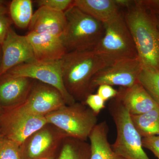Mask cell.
<instances>
[{
    "instance_id": "cell-27",
    "label": "cell",
    "mask_w": 159,
    "mask_h": 159,
    "mask_svg": "<svg viewBox=\"0 0 159 159\" xmlns=\"http://www.w3.org/2000/svg\"><path fill=\"white\" fill-rule=\"evenodd\" d=\"M118 91L112 86L102 84L97 88V94H98L104 101L115 98L118 95Z\"/></svg>"
},
{
    "instance_id": "cell-6",
    "label": "cell",
    "mask_w": 159,
    "mask_h": 159,
    "mask_svg": "<svg viewBox=\"0 0 159 159\" xmlns=\"http://www.w3.org/2000/svg\"><path fill=\"white\" fill-rule=\"evenodd\" d=\"M97 115L85 103L66 105L45 116L48 123L72 137L86 141L97 125Z\"/></svg>"
},
{
    "instance_id": "cell-1",
    "label": "cell",
    "mask_w": 159,
    "mask_h": 159,
    "mask_svg": "<svg viewBox=\"0 0 159 159\" xmlns=\"http://www.w3.org/2000/svg\"><path fill=\"white\" fill-rule=\"evenodd\" d=\"M61 61L66 89L76 101L83 103L92 94L90 84L93 77L110 65L94 50L68 52Z\"/></svg>"
},
{
    "instance_id": "cell-9",
    "label": "cell",
    "mask_w": 159,
    "mask_h": 159,
    "mask_svg": "<svg viewBox=\"0 0 159 159\" xmlns=\"http://www.w3.org/2000/svg\"><path fill=\"white\" fill-rule=\"evenodd\" d=\"M48 123L45 117L35 116L14 107L3 110L0 117V130L4 138L20 146L37 130Z\"/></svg>"
},
{
    "instance_id": "cell-28",
    "label": "cell",
    "mask_w": 159,
    "mask_h": 159,
    "mask_svg": "<svg viewBox=\"0 0 159 159\" xmlns=\"http://www.w3.org/2000/svg\"><path fill=\"white\" fill-rule=\"evenodd\" d=\"M12 23L11 19L6 15L0 16V46H2L6 39Z\"/></svg>"
},
{
    "instance_id": "cell-20",
    "label": "cell",
    "mask_w": 159,
    "mask_h": 159,
    "mask_svg": "<svg viewBox=\"0 0 159 159\" xmlns=\"http://www.w3.org/2000/svg\"><path fill=\"white\" fill-rule=\"evenodd\" d=\"M90 145L86 141L68 137L63 142L57 159H90Z\"/></svg>"
},
{
    "instance_id": "cell-22",
    "label": "cell",
    "mask_w": 159,
    "mask_h": 159,
    "mask_svg": "<svg viewBox=\"0 0 159 159\" xmlns=\"http://www.w3.org/2000/svg\"><path fill=\"white\" fill-rule=\"evenodd\" d=\"M138 81L159 105V70L142 67Z\"/></svg>"
},
{
    "instance_id": "cell-32",
    "label": "cell",
    "mask_w": 159,
    "mask_h": 159,
    "mask_svg": "<svg viewBox=\"0 0 159 159\" xmlns=\"http://www.w3.org/2000/svg\"><path fill=\"white\" fill-rule=\"evenodd\" d=\"M155 20L157 25L158 28L159 29V13H157L156 18Z\"/></svg>"
},
{
    "instance_id": "cell-24",
    "label": "cell",
    "mask_w": 159,
    "mask_h": 159,
    "mask_svg": "<svg viewBox=\"0 0 159 159\" xmlns=\"http://www.w3.org/2000/svg\"><path fill=\"white\" fill-rule=\"evenodd\" d=\"M74 1L72 0H38L35 1L38 6L45 7L55 11L65 12L70 8Z\"/></svg>"
},
{
    "instance_id": "cell-13",
    "label": "cell",
    "mask_w": 159,
    "mask_h": 159,
    "mask_svg": "<svg viewBox=\"0 0 159 159\" xmlns=\"http://www.w3.org/2000/svg\"><path fill=\"white\" fill-rule=\"evenodd\" d=\"M26 35L37 61L60 60L67 53L61 38L59 36L32 32Z\"/></svg>"
},
{
    "instance_id": "cell-4",
    "label": "cell",
    "mask_w": 159,
    "mask_h": 159,
    "mask_svg": "<svg viewBox=\"0 0 159 159\" xmlns=\"http://www.w3.org/2000/svg\"><path fill=\"white\" fill-rule=\"evenodd\" d=\"M104 31L94 51L109 64L138 57L135 46L121 13L103 24Z\"/></svg>"
},
{
    "instance_id": "cell-31",
    "label": "cell",
    "mask_w": 159,
    "mask_h": 159,
    "mask_svg": "<svg viewBox=\"0 0 159 159\" xmlns=\"http://www.w3.org/2000/svg\"><path fill=\"white\" fill-rule=\"evenodd\" d=\"M9 11V9L4 5L3 1H0V16L7 14Z\"/></svg>"
},
{
    "instance_id": "cell-2",
    "label": "cell",
    "mask_w": 159,
    "mask_h": 159,
    "mask_svg": "<svg viewBox=\"0 0 159 159\" xmlns=\"http://www.w3.org/2000/svg\"><path fill=\"white\" fill-rule=\"evenodd\" d=\"M124 19L143 67L159 70V29L140 1L128 9Z\"/></svg>"
},
{
    "instance_id": "cell-21",
    "label": "cell",
    "mask_w": 159,
    "mask_h": 159,
    "mask_svg": "<svg viewBox=\"0 0 159 159\" xmlns=\"http://www.w3.org/2000/svg\"><path fill=\"white\" fill-rule=\"evenodd\" d=\"M32 3L30 0H13L10 3L9 12L11 20L20 29H26L30 25L34 13Z\"/></svg>"
},
{
    "instance_id": "cell-18",
    "label": "cell",
    "mask_w": 159,
    "mask_h": 159,
    "mask_svg": "<svg viewBox=\"0 0 159 159\" xmlns=\"http://www.w3.org/2000/svg\"><path fill=\"white\" fill-rule=\"evenodd\" d=\"M73 5L103 24L121 13L114 0H75Z\"/></svg>"
},
{
    "instance_id": "cell-33",
    "label": "cell",
    "mask_w": 159,
    "mask_h": 159,
    "mask_svg": "<svg viewBox=\"0 0 159 159\" xmlns=\"http://www.w3.org/2000/svg\"><path fill=\"white\" fill-rule=\"evenodd\" d=\"M4 137L3 136L1 132V131L0 130V145H1L3 139H4Z\"/></svg>"
},
{
    "instance_id": "cell-12",
    "label": "cell",
    "mask_w": 159,
    "mask_h": 159,
    "mask_svg": "<svg viewBox=\"0 0 159 159\" xmlns=\"http://www.w3.org/2000/svg\"><path fill=\"white\" fill-rule=\"evenodd\" d=\"M0 77L16 66L35 61L31 44L26 35H20L11 28L2 45Z\"/></svg>"
},
{
    "instance_id": "cell-23",
    "label": "cell",
    "mask_w": 159,
    "mask_h": 159,
    "mask_svg": "<svg viewBox=\"0 0 159 159\" xmlns=\"http://www.w3.org/2000/svg\"><path fill=\"white\" fill-rule=\"evenodd\" d=\"M0 159H23L20 145L4 138L0 145Z\"/></svg>"
},
{
    "instance_id": "cell-17",
    "label": "cell",
    "mask_w": 159,
    "mask_h": 159,
    "mask_svg": "<svg viewBox=\"0 0 159 159\" xmlns=\"http://www.w3.org/2000/svg\"><path fill=\"white\" fill-rule=\"evenodd\" d=\"M109 127L106 121L97 123L89 139L90 145V159H125L114 152L108 140Z\"/></svg>"
},
{
    "instance_id": "cell-34",
    "label": "cell",
    "mask_w": 159,
    "mask_h": 159,
    "mask_svg": "<svg viewBox=\"0 0 159 159\" xmlns=\"http://www.w3.org/2000/svg\"><path fill=\"white\" fill-rule=\"evenodd\" d=\"M2 46H0V65H1V61H2Z\"/></svg>"
},
{
    "instance_id": "cell-30",
    "label": "cell",
    "mask_w": 159,
    "mask_h": 159,
    "mask_svg": "<svg viewBox=\"0 0 159 159\" xmlns=\"http://www.w3.org/2000/svg\"><path fill=\"white\" fill-rule=\"evenodd\" d=\"M115 3L118 7H121L127 8V9L133 6L135 1L130 0H114Z\"/></svg>"
},
{
    "instance_id": "cell-8",
    "label": "cell",
    "mask_w": 159,
    "mask_h": 159,
    "mask_svg": "<svg viewBox=\"0 0 159 159\" xmlns=\"http://www.w3.org/2000/svg\"><path fill=\"white\" fill-rule=\"evenodd\" d=\"M68 137L59 129L47 123L20 146L22 159H55Z\"/></svg>"
},
{
    "instance_id": "cell-35",
    "label": "cell",
    "mask_w": 159,
    "mask_h": 159,
    "mask_svg": "<svg viewBox=\"0 0 159 159\" xmlns=\"http://www.w3.org/2000/svg\"><path fill=\"white\" fill-rule=\"evenodd\" d=\"M2 107V105H0V117L2 116V114L3 110H4L3 109Z\"/></svg>"
},
{
    "instance_id": "cell-15",
    "label": "cell",
    "mask_w": 159,
    "mask_h": 159,
    "mask_svg": "<svg viewBox=\"0 0 159 159\" xmlns=\"http://www.w3.org/2000/svg\"><path fill=\"white\" fill-rule=\"evenodd\" d=\"M116 97L130 115H139L159 106L139 81L128 88L120 87Z\"/></svg>"
},
{
    "instance_id": "cell-26",
    "label": "cell",
    "mask_w": 159,
    "mask_h": 159,
    "mask_svg": "<svg viewBox=\"0 0 159 159\" xmlns=\"http://www.w3.org/2000/svg\"><path fill=\"white\" fill-rule=\"evenodd\" d=\"M143 147L150 150L159 159V135L142 138Z\"/></svg>"
},
{
    "instance_id": "cell-16",
    "label": "cell",
    "mask_w": 159,
    "mask_h": 159,
    "mask_svg": "<svg viewBox=\"0 0 159 159\" xmlns=\"http://www.w3.org/2000/svg\"><path fill=\"white\" fill-rule=\"evenodd\" d=\"M66 26L65 12L40 7L33 13L29 32L48 34L61 37Z\"/></svg>"
},
{
    "instance_id": "cell-19",
    "label": "cell",
    "mask_w": 159,
    "mask_h": 159,
    "mask_svg": "<svg viewBox=\"0 0 159 159\" xmlns=\"http://www.w3.org/2000/svg\"><path fill=\"white\" fill-rule=\"evenodd\" d=\"M130 117L142 138L159 135V106L144 114L130 115Z\"/></svg>"
},
{
    "instance_id": "cell-29",
    "label": "cell",
    "mask_w": 159,
    "mask_h": 159,
    "mask_svg": "<svg viewBox=\"0 0 159 159\" xmlns=\"http://www.w3.org/2000/svg\"><path fill=\"white\" fill-rule=\"evenodd\" d=\"M141 3L148 9H151L156 13H159V0L140 1Z\"/></svg>"
},
{
    "instance_id": "cell-7",
    "label": "cell",
    "mask_w": 159,
    "mask_h": 159,
    "mask_svg": "<svg viewBox=\"0 0 159 159\" xmlns=\"http://www.w3.org/2000/svg\"><path fill=\"white\" fill-rule=\"evenodd\" d=\"M6 74L13 77H25L38 80L53 87L61 94L66 105L77 102L69 93L64 84L61 60L50 61L35 60L22 64L9 70Z\"/></svg>"
},
{
    "instance_id": "cell-25",
    "label": "cell",
    "mask_w": 159,
    "mask_h": 159,
    "mask_svg": "<svg viewBox=\"0 0 159 159\" xmlns=\"http://www.w3.org/2000/svg\"><path fill=\"white\" fill-rule=\"evenodd\" d=\"M105 101L98 94H91L86 99L84 103L98 116L105 108Z\"/></svg>"
},
{
    "instance_id": "cell-14",
    "label": "cell",
    "mask_w": 159,
    "mask_h": 159,
    "mask_svg": "<svg viewBox=\"0 0 159 159\" xmlns=\"http://www.w3.org/2000/svg\"><path fill=\"white\" fill-rule=\"evenodd\" d=\"M0 81V103L5 108L21 104L27 99L34 84L33 80L5 74Z\"/></svg>"
},
{
    "instance_id": "cell-11",
    "label": "cell",
    "mask_w": 159,
    "mask_h": 159,
    "mask_svg": "<svg viewBox=\"0 0 159 159\" xmlns=\"http://www.w3.org/2000/svg\"><path fill=\"white\" fill-rule=\"evenodd\" d=\"M66 105L59 91L39 82L34 83L30 93L24 102L13 107L27 113L45 116Z\"/></svg>"
},
{
    "instance_id": "cell-5",
    "label": "cell",
    "mask_w": 159,
    "mask_h": 159,
    "mask_svg": "<svg viewBox=\"0 0 159 159\" xmlns=\"http://www.w3.org/2000/svg\"><path fill=\"white\" fill-rule=\"evenodd\" d=\"M108 107L117 129L116 139L111 145L114 152L125 159H150L128 110L116 97L111 99Z\"/></svg>"
},
{
    "instance_id": "cell-10",
    "label": "cell",
    "mask_w": 159,
    "mask_h": 159,
    "mask_svg": "<svg viewBox=\"0 0 159 159\" xmlns=\"http://www.w3.org/2000/svg\"><path fill=\"white\" fill-rule=\"evenodd\" d=\"M142 66L138 57L122 60L107 66L95 74L91 81L92 93L99 86L107 84L120 87L132 86L138 81Z\"/></svg>"
},
{
    "instance_id": "cell-3",
    "label": "cell",
    "mask_w": 159,
    "mask_h": 159,
    "mask_svg": "<svg viewBox=\"0 0 159 159\" xmlns=\"http://www.w3.org/2000/svg\"><path fill=\"white\" fill-rule=\"evenodd\" d=\"M65 14L66 26L61 38L67 52L94 50L104 33L103 23L73 4Z\"/></svg>"
}]
</instances>
